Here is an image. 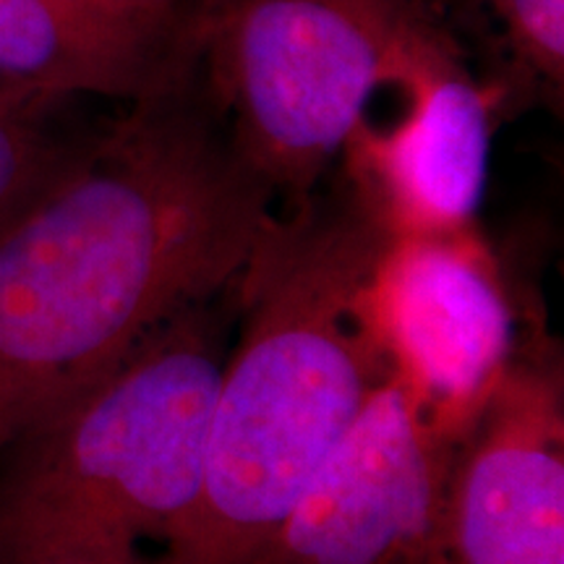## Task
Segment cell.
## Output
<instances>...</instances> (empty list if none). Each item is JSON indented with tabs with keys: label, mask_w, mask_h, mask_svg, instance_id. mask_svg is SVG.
<instances>
[{
	"label": "cell",
	"mask_w": 564,
	"mask_h": 564,
	"mask_svg": "<svg viewBox=\"0 0 564 564\" xmlns=\"http://www.w3.org/2000/svg\"><path fill=\"white\" fill-rule=\"evenodd\" d=\"M366 301L392 377L460 442L523 350L489 243L478 228L387 232Z\"/></svg>",
	"instance_id": "obj_6"
},
{
	"label": "cell",
	"mask_w": 564,
	"mask_h": 564,
	"mask_svg": "<svg viewBox=\"0 0 564 564\" xmlns=\"http://www.w3.org/2000/svg\"><path fill=\"white\" fill-rule=\"evenodd\" d=\"M0 228V447L141 337L236 291L280 204L178 45Z\"/></svg>",
	"instance_id": "obj_1"
},
{
	"label": "cell",
	"mask_w": 564,
	"mask_h": 564,
	"mask_svg": "<svg viewBox=\"0 0 564 564\" xmlns=\"http://www.w3.org/2000/svg\"><path fill=\"white\" fill-rule=\"evenodd\" d=\"M394 89L403 110L387 123L366 118L345 147V188L390 236L476 228L491 173V91L440 24Z\"/></svg>",
	"instance_id": "obj_7"
},
{
	"label": "cell",
	"mask_w": 564,
	"mask_h": 564,
	"mask_svg": "<svg viewBox=\"0 0 564 564\" xmlns=\"http://www.w3.org/2000/svg\"><path fill=\"white\" fill-rule=\"evenodd\" d=\"M42 110L0 95V228L63 171L76 144H63L40 121Z\"/></svg>",
	"instance_id": "obj_10"
},
{
	"label": "cell",
	"mask_w": 564,
	"mask_h": 564,
	"mask_svg": "<svg viewBox=\"0 0 564 564\" xmlns=\"http://www.w3.org/2000/svg\"><path fill=\"white\" fill-rule=\"evenodd\" d=\"M76 11L139 51L171 58L178 45L183 11L178 0H68Z\"/></svg>",
	"instance_id": "obj_12"
},
{
	"label": "cell",
	"mask_w": 564,
	"mask_h": 564,
	"mask_svg": "<svg viewBox=\"0 0 564 564\" xmlns=\"http://www.w3.org/2000/svg\"><path fill=\"white\" fill-rule=\"evenodd\" d=\"M17 564H162L158 549L121 546V549H84V552H61L24 560Z\"/></svg>",
	"instance_id": "obj_13"
},
{
	"label": "cell",
	"mask_w": 564,
	"mask_h": 564,
	"mask_svg": "<svg viewBox=\"0 0 564 564\" xmlns=\"http://www.w3.org/2000/svg\"><path fill=\"white\" fill-rule=\"evenodd\" d=\"M175 61L126 45L68 0H0V95L45 110L66 97L137 102Z\"/></svg>",
	"instance_id": "obj_9"
},
{
	"label": "cell",
	"mask_w": 564,
	"mask_h": 564,
	"mask_svg": "<svg viewBox=\"0 0 564 564\" xmlns=\"http://www.w3.org/2000/svg\"><path fill=\"white\" fill-rule=\"evenodd\" d=\"M455 447L390 377L246 564H447Z\"/></svg>",
	"instance_id": "obj_5"
},
{
	"label": "cell",
	"mask_w": 564,
	"mask_h": 564,
	"mask_svg": "<svg viewBox=\"0 0 564 564\" xmlns=\"http://www.w3.org/2000/svg\"><path fill=\"white\" fill-rule=\"evenodd\" d=\"M387 232L348 188L278 209L238 282L202 497L162 564H246L392 377L369 316Z\"/></svg>",
	"instance_id": "obj_2"
},
{
	"label": "cell",
	"mask_w": 564,
	"mask_h": 564,
	"mask_svg": "<svg viewBox=\"0 0 564 564\" xmlns=\"http://www.w3.org/2000/svg\"><path fill=\"white\" fill-rule=\"evenodd\" d=\"M434 24L419 0H196L181 45L285 209L319 192Z\"/></svg>",
	"instance_id": "obj_4"
},
{
	"label": "cell",
	"mask_w": 564,
	"mask_h": 564,
	"mask_svg": "<svg viewBox=\"0 0 564 564\" xmlns=\"http://www.w3.org/2000/svg\"><path fill=\"white\" fill-rule=\"evenodd\" d=\"M514 61L556 91L564 84V0H484Z\"/></svg>",
	"instance_id": "obj_11"
},
{
	"label": "cell",
	"mask_w": 564,
	"mask_h": 564,
	"mask_svg": "<svg viewBox=\"0 0 564 564\" xmlns=\"http://www.w3.org/2000/svg\"><path fill=\"white\" fill-rule=\"evenodd\" d=\"M230 293L160 324L0 447V564L181 539L202 497Z\"/></svg>",
	"instance_id": "obj_3"
},
{
	"label": "cell",
	"mask_w": 564,
	"mask_h": 564,
	"mask_svg": "<svg viewBox=\"0 0 564 564\" xmlns=\"http://www.w3.org/2000/svg\"><path fill=\"white\" fill-rule=\"evenodd\" d=\"M447 564H564V384L552 348L520 350L457 442Z\"/></svg>",
	"instance_id": "obj_8"
}]
</instances>
